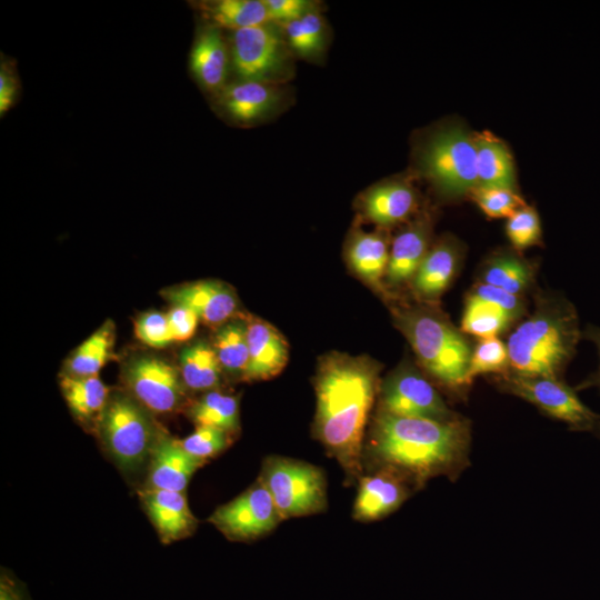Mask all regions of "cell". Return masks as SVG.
<instances>
[{
    "mask_svg": "<svg viewBox=\"0 0 600 600\" xmlns=\"http://www.w3.org/2000/svg\"><path fill=\"white\" fill-rule=\"evenodd\" d=\"M379 384V366L364 357L326 356L316 378L317 438L350 478L361 471L364 428Z\"/></svg>",
    "mask_w": 600,
    "mask_h": 600,
    "instance_id": "1",
    "label": "cell"
},
{
    "mask_svg": "<svg viewBox=\"0 0 600 600\" xmlns=\"http://www.w3.org/2000/svg\"><path fill=\"white\" fill-rule=\"evenodd\" d=\"M470 440L469 422L460 417L434 420L380 411L368 449L380 468L420 487L436 477L457 479L469 464Z\"/></svg>",
    "mask_w": 600,
    "mask_h": 600,
    "instance_id": "2",
    "label": "cell"
},
{
    "mask_svg": "<svg viewBox=\"0 0 600 600\" xmlns=\"http://www.w3.org/2000/svg\"><path fill=\"white\" fill-rule=\"evenodd\" d=\"M581 338L572 303L559 297L539 298L533 313L509 336V367L521 376L560 379Z\"/></svg>",
    "mask_w": 600,
    "mask_h": 600,
    "instance_id": "3",
    "label": "cell"
},
{
    "mask_svg": "<svg viewBox=\"0 0 600 600\" xmlns=\"http://www.w3.org/2000/svg\"><path fill=\"white\" fill-rule=\"evenodd\" d=\"M394 317L419 362L432 378L457 392L470 384L467 373L473 349L444 317L424 308L398 310Z\"/></svg>",
    "mask_w": 600,
    "mask_h": 600,
    "instance_id": "4",
    "label": "cell"
},
{
    "mask_svg": "<svg viewBox=\"0 0 600 600\" xmlns=\"http://www.w3.org/2000/svg\"><path fill=\"white\" fill-rule=\"evenodd\" d=\"M96 431L113 463L129 477L148 468L161 433L150 411L124 392L110 393Z\"/></svg>",
    "mask_w": 600,
    "mask_h": 600,
    "instance_id": "5",
    "label": "cell"
},
{
    "mask_svg": "<svg viewBox=\"0 0 600 600\" xmlns=\"http://www.w3.org/2000/svg\"><path fill=\"white\" fill-rule=\"evenodd\" d=\"M417 166L442 198L470 196L478 187L476 134L459 124L436 129L420 146Z\"/></svg>",
    "mask_w": 600,
    "mask_h": 600,
    "instance_id": "6",
    "label": "cell"
},
{
    "mask_svg": "<svg viewBox=\"0 0 600 600\" xmlns=\"http://www.w3.org/2000/svg\"><path fill=\"white\" fill-rule=\"evenodd\" d=\"M259 480L269 490L282 520L326 509V478L322 470L313 464L270 457L263 462Z\"/></svg>",
    "mask_w": 600,
    "mask_h": 600,
    "instance_id": "7",
    "label": "cell"
},
{
    "mask_svg": "<svg viewBox=\"0 0 600 600\" xmlns=\"http://www.w3.org/2000/svg\"><path fill=\"white\" fill-rule=\"evenodd\" d=\"M499 388L517 396L544 414L567 423L576 431L591 432L600 414L588 408L574 389L559 378L528 377L504 372L498 377Z\"/></svg>",
    "mask_w": 600,
    "mask_h": 600,
    "instance_id": "8",
    "label": "cell"
},
{
    "mask_svg": "<svg viewBox=\"0 0 600 600\" xmlns=\"http://www.w3.org/2000/svg\"><path fill=\"white\" fill-rule=\"evenodd\" d=\"M288 48L269 23L233 31V68L243 81L280 84L290 76Z\"/></svg>",
    "mask_w": 600,
    "mask_h": 600,
    "instance_id": "9",
    "label": "cell"
},
{
    "mask_svg": "<svg viewBox=\"0 0 600 600\" xmlns=\"http://www.w3.org/2000/svg\"><path fill=\"white\" fill-rule=\"evenodd\" d=\"M281 520L269 490L260 480L209 517L220 532L234 541L258 539L271 532Z\"/></svg>",
    "mask_w": 600,
    "mask_h": 600,
    "instance_id": "10",
    "label": "cell"
},
{
    "mask_svg": "<svg viewBox=\"0 0 600 600\" xmlns=\"http://www.w3.org/2000/svg\"><path fill=\"white\" fill-rule=\"evenodd\" d=\"M123 381L128 393L153 413L173 412L184 399L179 369L158 357L132 359L123 370Z\"/></svg>",
    "mask_w": 600,
    "mask_h": 600,
    "instance_id": "11",
    "label": "cell"
},
{
    "mask_svg": "<svg viewBox=\"0 0 600 600\" xmlns=\"http://www.w3.org/2000/svg\"><path fill=\"white\" fill-rule=\"evenodd\" d=\"M380 411L411 418L450 420L451 411L434 387L416 369L403 366L384 381Z\"/></svg>",
    "mask_w": 600,
    "mask_h": 600,
    "instance_id": "12",
    "label": "cell"
},
{
    "mask_svg": "<svg viewBox=\"0 0 600 600\" xmlns=\"http://www.w3.org/2000/svg\"><path fill=\"white\" fill-rule=\"evenodd\" d=\"M162 296L172 306H183L197 313L208 326H222L238 310V299L226 283L202 280L167 288Z\"/></svg>",
    "mask_w": 600,
    "mask_h": 600,
    "instance_id": "13",
    "label": "cell"
},
{
    "mask_svg": "<svg viewBox=\"0 0 600 600\" xmlns=\"http://www.w3.org/2000/svg\"><path fill=\"white\" fill-rule=\"evenodd\" d=\"M222 111L239 124H253L272 117L284 103L279 84L243 81L224 87L218 100Z\"/></svg>",
    "mask_w": 600,
    "mask_h": 600,
    "instance_id": "14",
    "label": "cell"
},
{
    "mask_svg": "<svg viewBox=\"0 0 600 600\" xmlns=\"http://www.w3.org/2000/svg\"><path fill=\"white\" fill-rule=\"evenodd\" d=\"M409 483L406 477L389 468L360 478L353 517L373 521L389 516L409 497Z\"/></svg>",
    "mask_w": 600,
    "mask_h": 600,
    "instance_id": "15",
    "label": "cell"
},
{
    "mask_svg": "<svg viewBox=\"0 0 600 600\" xmlns=\"http://www.w3.org/2000/svg\"><path fill=\"white\" fill-rule=\"evenodd\" d=\"M142 507L163 543L191 536L198 520L191 512L184 492L143 488Z\"/></svg>",
    "mask_w": 600,
    "mask_h": 600,
    "instance_id": "16",
    "label": "cell"
},
{
    "mask_svg": "<svg viewBox=\"0 0 600 600\" xmlns=\"http://www.w3.org/2000/svg\"><path fill=\"white\" fill-rule=\"evenodd\" d=\"M204 462L189 454L178 439L161 431L148 463L144 488L184 492Z\"/></svg>",
    "mask_w": 600,
    "mask_h": 600,
    "instance_id": "17",
    "label": "cell"
},
{
    "mask_svg": "<svg viewBox=\"0 0 600 600\" xmlns=\"http://www.w3.org/2000/svg\"><path fill=\"white\" fill-rule=\"evenodd\" d=\"M249 362L244 380H266L277 376L287 364L289 349L280 332L267 321H247Z\"/></svg>",
    "mask_w": 600,
    "mask_h": 600,
    "instance_id": "18",
    "label": "cell"
},
{
    "mask_svg": "<svg viewBox=\"0 0 600 600\" xmlns=\"http://www.w3.org/2000/svg\"><path fill=\"white\" fill-rule=\"evenodd\" d=\"M431 224L427 217L410 222L399 232L390 248L384 280L390 287H401L412 281L426 257L430 243Z\"/></svg>",
    "mask_w": 600,
    "mask_h": 600,
    "instance_id": "19",
    "label": "cell"
},
{
    "mask_svg": "<svg viewBox=\"0 0 600 600\" xmlns=\"http://www.w3.org/2000/svg\"><path fill=\"white\" fill-rule=\"evenodd\" d=\"M417 193L406 180H388L367 190L361 198V211L367 220L390 227L408 219L417 208Z\"/></svg>",
    "mask_w": 600,
    "mask_h": 600,
    "instance_id": "20",
    "label": "cell"
},
{
    "mask_svg": "<svg viewBox=\"0 0 600 600\" xmlns=\"http://www.w3.org/2000/svg\"><path fill=\"white\" fill-rule=\"evenodd\" d=\"M229 57L220 28L209 24L196 38L190 52V70L196 80L208 91L224 88Z\"/></svg>",
    "mask_w": 600,
    "mask_h": 600,
    "instance_id": "21",
    "label": "cell"
},
{
    "mask_svg": "<svg viewBox=\"0 0 600 600\" xmlns=\"http://www.w3.org/2000/svg\"><path fill=\"white\" fill-rule=\"evenodd\" d=\"M460 260L458 246L452 240H441L430 248L411 283L418 297L437 300L451 283Z\"/></svg>",
    "mask_w": 600,
    "mask_h": 600,
    "instance_id": "22",
    "label": "cell"
},
{
    "mask_svg": "<svg viewBox=\"0 0 600 600\" xmlns=\"http://www.w3.org/2000/svg\"><path fill=\"white\" fill-rule=\"evenodd\" d=\"M389 244L380 231H356L347 247V259L351 269L372 288L383 291V278L389 262Z\"/></svg>",
    "mask_w": 600,
    "mask_h": 600,
    "instance_id": "23",
    "label": "cell"
},
{
    "mask_svg": "<svg viewBox=\"0 0 600 600\" xmlns=\"http://www.w3.org/2000/svg\"><path fill=\"white\" fill-rule=\"evenodd\" d=\"M478 187L516 190V171L508 147L490 132L476 134Z\"/></svg>",
    "mask_w": 600,
    "mask_h": 600,
    "instance_id": "24",
    "label": "cell"
},
{
    "mask_svg": "<svg viewBox=\"0 0 600 600\" xmlns=\"http://www.w3.org/2000/svg\"><path fill=\"white\" fill-rule=\"evenodd\" d=\"M60 388L74 418L84 424L93 423L96 428L110 397L109 388L99 376L64 374L60 380Z\"/></svg>",
    "mask_w": 600,
    "mask_h": 600,
    "instance_id": "25",
    "label": "cell"
},
{
    "mask_svg": "<svg viewBox=\"0 0 600 600\" xmlns=\"http://www.w3.org/2000/svg\"><path fill=\"white\" fill-rule=\"evenodd\" d=\"M222 371L212 344L199 340L180 352L179 372L187 389L214 390L220 384Z\"/></svg>",
    "mask_w": 600,
    "mask_h": 600,
    "instance_id": "26",
    "label": "cell"
},
{
    "mask_svg": "<svg viewBox=\"0 0 600 600\" xmlns=\"http://www.w3.org/2000/svg\"><path fill=\"white\" fill-rule=\"evenodd\" d=\"M199 7L210 24L220 29L237 31L272 22L264 0H217Z\"/></svg>",
    "mask_w": 600,
    "mask_h": 600,
    "instance_id": "27",
    "label": "cell"
},
{
    "mask_svg": "<svg viewBox=\"0 0 600 600\" xmlns=\"http://www.w3.org/2000/svg\"><path fill=\"white\" fill-rule=\"evenodd\" d=\"M196 426L213 427L234 434L239 429V400L218 390L206 392L188 409Z\"/></svg>",
    "mask_w": 600,
    "mask_h": 600,
    "instance_id": "28",
    "label": "cell"
},
{
    "mask_svg": "<svg viewBox=\"0 0 600 600\" xmlns=\"http://www.w3.org/2000/svg\"><path fill=\"white\" fill-rule=\"evenodd\" d=\"M113 343V326L108 321L71 353L67 361L66 374L73 377L97 376L110 359Z\"/></svg>",
    "mask_w": 600,
    "mask_h": 600,
    "instance_id": "29",
    "label": "cell"
},
{
    "mask_svg": "<svg viewBox=\"0 0 600 600\" xmlns=\"http://www.w3.org/2000/svg\"><path fill=\"white\" fill-rule=\"evenodd\" d=\"M212 348L222 370L243 379L249 362L247 322L230 320L220 326L214 333Z\"/></svg>",
    "mask_w": 600,
    "mask_h": 600,
    "instance_id": "30",
    "label": "cell"
},
{
    "mask_svg": "<svg viewBox=\"0 0 600 600\" xmlns=\"http://www.w3.org/2000/svg\"><path fill=\"white\" fill-rule=\"evenodd\" d=\"M481 278L486 284L520 297L531 286L533 272L531 267L519 257L501 253L489 259L483 267Z\"/></svg>",
    "mask_w": 600,
    "mask_h": 600,
    "instance_id": "31",
    "label": "cell"
},
{
    "mask_svg": "<svg viewBox=\"0 0 600 600\" xmlns=\"http://www.w3.org/2000/svg\"><path fill=\"white\" fill-rule=\"evenodd\" d=\"M516 321L498 306L468 294L461 318V331L480 339L497 337Z\"/></svg>",
    "mask_w": 600,
    "mask_h": 600,
    "instance_id": "32",
    "label": "cell"
},
{
    "mask_svg": "<svg viewBox=\"0 0 600 600\" xmlns=\"http://www.w3.org/2000/svg\"><path fill=\"white\" fill-rule=\"evenodd\" d=\"M278 24L283 30L289 49L299 57L308 59L322 52L326 43V22L319 12L311 10L301 18Z\"/></svg>",
    "mask_w": 600,
    "mask_h": 600,
    "instance_id": "33",
    "label": "cell"
},
{
    "mask_svg": "<svg viewBox=\"0 0 600 600\" xmlns=\"http://www.w3.org/2000/svg\"><path fill=\"white\" fill-rule=\"evenodd\" d=\"M509 367V353L507 343L498 337L484 338L478 341L472 350L469 368L468 382L480 374L504 373Z\"/></svg>",
    "mask_w": 600,
    "mask_h": 600,
    "instance_id": "34",
    "label": "cell"
},
{
    "mask_svg": "<svg viewBox=\"0 0 600 600\" xmlns=\"http://www.w3.org/2000/svg\"><path fill=\"white\" fill-rule=\"evenodd\" d=\"M472 200L489 218H510L526 206L516 190L499 187H477L470 193Z\"/></svg>",
    "mask_w": 600,
    "mask_h": 600,
    "instance_id": "35",
    "label": "cell"
},
{
    "mask_svg": "<svg viewBox=\"0 0 600 600\" xmlns=\"http://www.w3.org/2000/svg\"><path fill=\"white\" fill-rule=\"evenodd\" d=\"M231 433L213 427L198 426L180 441L181 447L192 457L207 461L224 451L232 442Z\"/></svg>",
    "mask_w": 600,
    "mask_h": 600,
    "instance_id": "36",
    "label": "cell"
},
{
    "mask_svg": "<svg viewBox=\"0 0 600 600\" xmlns=\"http://www.w3.org/2000/svg\"><path fill=\"white\" fill-rule=\"evenodd\" d=\"M506 233L511 244L519 251L539 244L541 226L537 211L532 207H522L508 218Z\"/></svg>",
    "mask_w": 600,
    "mask_h": 600,
    "instance_id": "37",
    "label": "cell"
},
{
    "mask_svg": "<svg viewBox=\"0 0 600 600\" xmlns=\"http://www.w3.org/2000/svg\"><path fill=\"white\" fill-rule=\"evenodd\" d=\"M137 338L152 348H164L173 342L167 313L146 312L134 323Z\"/></svg>",
    "mask_w": 600,
    "mask_h": 600,
    "instance_id": "38",
    "label": "cell"
},
{
    "mask_svg": "<svg viewBox=\"0 0 600 600\" xmlns=\"http://www.w3.org/2000/svg\"><path fill=\"white\" fill-rule=\"evenodd\" d=\"M469 294L498 306L516 320L523 312L521 297L483 282L478 283Z\"/></svg>",
    "mask_w": 600,
    "mask_h": 600,
    "instance_id": "39",
    "label": "cell"
},
{
    "mask_svg": "<svg viewBox=\"0 0 600 600\" xmlns=\"http://www.w3.org/2000/svg\"><path fill=\"white\" fill-rule=\"evenodd\" d=\"M167 318L173 342L189 340L200 321L194 311L183 306H172L167 312Z\"/></svg>",
    "mask_w": 600,
    "mask_h": 600,
    "instance_id": "40",
    "label": "cell"
},
{
    "mask_svg": "<svg viewBox=\"0 0 600 600\" xmlns=\"http://www.w3.org/2000/svg\"><path fill=\"white\" fill-rule=\"evenodd\" d=\"M271 21L276 23L301 18L311 11L312 4L306 0H264Z\"/></svg>",
    "mask_w": 600,
    "mask_h": 600,
    "instance_id": "41",
    "label": "cell"
},
{
    "mask_svg": "<svg viewBox=\"0 0 600 600\" xmlns=\"http://www.w3.org/2000/svg\"><path fill=\"white\" fill-rule=\"evenodd\" d=\"M18 82L13 73L2 64L0 72V112L3 114L14 103L18 94Z\"/></svg>",
    "mask_w": 600,
    "mask_h": 600,
    "instance_id": "42",
    "label": "cell"
},
{
    "mask_svg": "<svg viewBox=\"0 0 600 600\" xmlns=\"http://www.w3.org/2000/svg\"><path fill=\"white\" fill-rule=\"evenodd\" d=\"M0 600H30L26 588L13 577L2 571Z\"/></svg>",
    "mask_w": 600,
    "mask_h": 600,
    "instance_id": "43",
    "label": "cell"
},
{
    "mask_svg": "<svg viewBox=\"0 0 600 600\" xmlns=\"http://www.w3.org/2000/svg\"><path fill=\"white\" fill-rule=\"evenodd\" d=\"M582 338L591 341L596 346L599 354V367L593 374L581 382L579 389L596 387L600 391V328L591 324L588 326L582 332Z\"/></svg>",
    "mask_w": 600,
    "mask_h": 600,
    "instance_id": "44",
    "label": "cell"
},
{
    "mask_svg": "<svg viewBox=\"0 0 600 600\" xmlns=\"http://www.w3.org/2000/svg\"><path fill=\"white\" fill-rule=\"evenodd\" d=\"M591 432L600 439V420L596 423Z\"/></svg>",
    "mask_w": 600,
    "mask_h": 600,
    "instance_id": "45",
    "label": "cell"
}]
</instances>
